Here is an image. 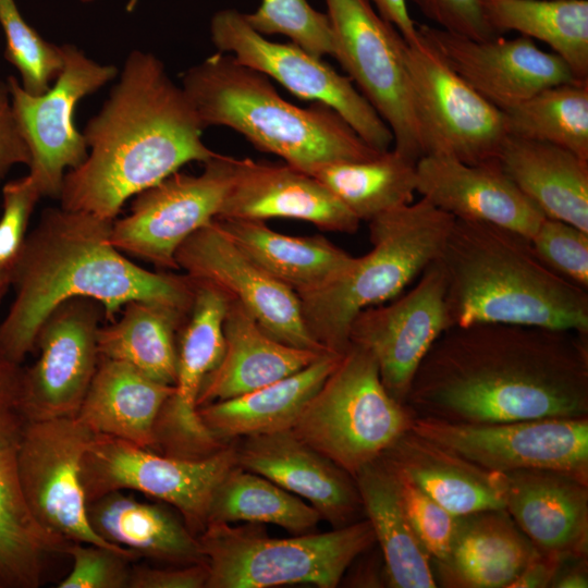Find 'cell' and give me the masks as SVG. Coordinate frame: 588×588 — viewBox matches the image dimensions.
Masks as SVG:
<instances>
[{"instance_id": "obj_36", "label": "cell", "mask_w": 588, "mask_h": 588, "mask_svg": "<svg viewBox=\"0 0 588 588\" xmlns=\"http://www.w3.org/2000/svg\"><path fill=\"white\" fill-rule=\"evenodd\" d=\"M188 314L164 304L130 302L114 320L99 328V356L123 362L157 382L174 385L176 338Z\"/></svg>"}, {"instance_id": "obj_25", "label": "cell", "mask_w": 588, "mask_h": 588, "mask_svg": "<svg viewBox=\"0 0 588 588\" xmlns=\"http://www.w3.org/2000/svg\"><path fill=\"white\" fill-rule=\"evenodd\" d=\"M235 449L237 466L305 499L335 528L354 523L363 509L354 477L291 429L244 437Z\"/></svg>"}, {"instance_id": "obj_54", "label": "cell", "mask_w": 588, "mask_h": 588, "mask_svg": "<svg viewBox=\"0 0 588 588\" xmlns=\"http://www.w3.org/2000/svg\"><path fill=\"white\" fill-rule=\"evenodd\" d=\"M79 1L83 2V3H90V2H93L94 0H79Z\"/></svg>"}, {"instance_id": "obj_2", "label": "cell", "mask_w": 588, "mask_h": 588, "mask_svg": "<svg viewBox=\"0 0 588 588\" xmlns=\"http://www.w3.org/2000/svg\"><path fill=\"white\" fill-rule=\"evenodd\" d=\"M196 111L152 53L132 51L85 130L87 157L63 179L64 209L114 220L131 197L217 152L201 138Z\"/></svg>"}, {"instance_id": "obj_19", "label": "cell", "mask_w": 588, "mask_h": 588, "mask_svg": "<svg viewBox=\"0 0 588 588\" xmlns=\"http://www.w3.org/2000/svg\"><path fill=\"white\" fill-rule=\"evenodd\" d=\"M451 327L445 279L434 260L408 292L358 313L351 323L348 339L350 344L373 356L387 391L405 404L421 360Z\"/></svg>"}, {"instance_id": "obj_48", "label": "cell", "mask_w": 588, "mask_h": 588, "mask_svg": "<svg viewBox=\"0 0 588 588\" xmlns=\"http://www.w3.org/2000/svg\"><path fill=\"white\" fill-rule=\"evenodd\" d=\"M207 562L173 568L132 567L128 588H206Z\"/></svg>"}, {"instance_id": "obj_30", "label": "cell", "mask_w": 588, "mask_h": 588, "mask_svg": "<svg viewBox=\"0 0 588 588\" xmlns=\"http://www.w3.org/2000/svg\"><path fill=\"white\" fill-rule=\"evenodd\" d=\"M502 170L547 218L588 233V160L563 147L506 136Z\"/></svg>"}, {"instance_id": "obj_40", "label": "cell", "mask_w": 588, "mask_h": 588, "mask_svg": "<svg viewBox=\"0 0 588 588\" xmlns=\"http://www.w3.org/2000/svg\"><path fill=\"white\" fill-rule=\"evenodd\" d=\"M503 112L507 136L550 143L588 160V81L547 87Z\"/></svg>"}, {"instance_id": "obj_10", "label": "cell", "mask_w": 588, "mask_h": 588, "mask_svg": "<svg viewBox=\"0 0 588 588\" xmlns=\"http://www.w3.org/2000/svg\"><path fill=\"white\" fill-rule=\"evenodd\" d=\"M422 156L467 163L497 160L507 136L504 112L486 100L421 38L404 46Z\"/></svg>"}, {"instance_id": "obj_1", "label": "cell", "mask_w": 588, "mask_h": 588, "mask_svg": "<svg viewBox=\"0 0 588 588\" xmlns=\"http://www.w3.org/2000/svg\"><path fill=\"white\" fill-rule=\"evenodd\" d=\"M405 404L415 417L464 424L588 417V333L453 326L421 360Z\"/></svg>"}, {"instance_id": "obj_27", "label": "cell", "mask_w": 588, "mask_h": 588, "mask_svg": "<svg viewBox=\"0 0 588 588\" xmlns=\"http://www.w3.org/2000/svg\"><path fill=\"white\" fill-rule=\"evenodd\" d=\"M380 458L454 516L505 509V474L483 468L412 429Z\"/></svg>"}, {"instance_id": "obj_23", "label": "cell", "mask_w": 588, "mask_h": 588, "mask_svg": "<svg viewBox=\"0 0 588 588\" xmlns=\"http://www.w3.org/2000/svg\"><path fill=\"white\" fill-rule=\"evenodd\" d=\"M415 167L416 193L455 219L495 224L530 238L546 218L498 160L467 163L422 156Z\"/></svg>"}, {"instance_id": "obj_31", "label": "cell", "mask_w": 588, "mask_h": 588, "mask_svg": "<svg viewBox=\"0 0 588 588\" xmlns=\"http://www.w3.org/2000/svg\"><path fill=\"white\" fill-rule=\"evenodd\" d=\"M173 385L157 382L123 362L99 357L76 418L94 433L151 450L155 425Z\"/></svg>"}, {"instance_id": "obj_51", "label": "cell", "mask_w": 588, "mask_h": 588, "mask_svg": "<svg viewBox=\"0 0 588 588\" xmlns=\"http://www.w3.org/2000/svg\"><path fill=\"white\" fill-rule=\"evenodd\" d=\"M375 10L401 34L407 44L420 40L417 24L412 19L407 0H368Z\"/></svg>"}, {"instance_id": "obj_24", "label": "cell", "mask_w": 588, "mask_h": 588, "mask_svg": "<svg viewBox=\"0 0 588 588\" xmlns=\"http://www.w3.org/2000/svg\"><path fill=\"white\" fill-rule=\"evenodd\" d=\"M217 218L309 222L323 231L353 234L359 219L318 179L287 163L237 159L231 187Z\"/></svg>"}, {"instance_id": "obj_41", "label": "cell", "mask_w": 588, "mask_h": 588, "mask_svg": "<svg viewBox=\"0 0 588 588\" xmlns=\"http://www.w3.org/2000/svg\"><path fill=\"white\" fill-rule=\"evenodd\" d=\"M0 25L7 42L4 57L20 72L21 86L32 95L47 91L63 68L61 46L29 26L15 0H0Z\"/></svg>"}, {"instance_id": "obj_21", "label": "cell", "mask_w": 588, "mask_h": 588, "mask_svg": "<svg viewBox=\"0 0 588 588\" xmlns=\"http://www.w3.org/2000/svg\"><path fill=\"white\" fill-rule=\"evenodd\" d=\"M229 303L217 289L195 284L193 305L179 333L174 390L155 425V448L164 455L203 458L224 445L201 422L197 400L206 377L223 354V321Z\"/></svg>"}, {"instance_id": "obj_17", "label": "cell", "mask_w": 588, "mask_h": 588, "mask_svg": "<svg viewBox=\"0 0 588 588\" xmlns=\"http://www.w3.org/2000/svg\"><path fill=\"white\" fill-rule=\"evenodd\" d=\"M177 269L193 283L208 285L238 303L270 335L289 345L332 352L304 322L297 294L248 258L216 218L187 237L175 253Z\"/></svg>"}, {"instance_id": "obj_6", "label": "cell", "mask_w": 588, "mask_h": 588, "mask_svg": "<svg viewBox=\"0 0 588 588\" xmlns=\"http://www.w3.org/2000/svg\"><path fill=\"white\" fill-rule=\"evenodd\" d=\"M455 218L420 197L369 222L372 247L333 282L298 296L304 322L326 348L343 354L363 309L395 298L434 261Z\"/></svg>"}, {"instance_id": "obj_32", "label": "cell", "mask_w": 588, "mask_h": 588, "mask_svg": "<svg viewBox=\"0 0 588 588\" xmlns=\"http://www.w3.org/2000/svg\"><path fill=\"white\" fill-rule=\"evenodd\" d=\"M343 354L328 352L302 370L255 391L198 408L220 443L293 427L308 401L339 365Z\"/></svg>"}, {"instance_id": "obj_20", "label": "cell", "mask_w": 588, "mask_h": 588, "mask_svg": "<svg viewBox=\"0 0 588 588\" xmlns=\"http://www.w3.org/2000/svg\"><path fill=\"white\" fill-rule=\"evenodd\" d=\"M23 370L0 343V588L39 587L47 558L70 543L36 523L21 491L19 455L29 422L22 404Z\"/></svg>"}, {"instance_id": "obj_42", "label": "cell", "mask_w": 588, "mask_h": 588, "mask_svg": "<svg viewBox=\"0 0 588 588\" xmlns=\"http://www.w3.org/2000/svg\"><path fill=\"white\" fill-rule=\"evenodd\" d=\"M250 26L261 35H284L293 44L321 58L334 56V35L327 13L307 0H261L253 13H245Z\"/></svg>"}, {"instance_id": "obj_35", "label": "cell", "mask_w": 588, "mask_h": 588, "mask_svg": "<svg viewBox=\"0 0 588 588\" xmlns=\"http://www.w3.org/2000/svg\"><path fill=\"white\" fill-rule=\"evenodd\" d=\"M354 480L394 588L438 587L432 561L405 514L392 470L379 457L359 469Z\"/></svg>"}, {"instance_id": "obj_49", "label": "cell", "mask_w": 588, "mask_h": 588, "mask_svg": "<svg viewBox=\"0 0 588 588\" xmlns=\"http://www.w3.org/2000/svg\"><path fill=\"white\" fill-rule=\"evenodd\" d=\"M29 151L11 105L8 82H0V180L12 167L29 163Z\"/></svg>"}, {"instance_id": "obj_29", "label": "cell", "mask_w": 588, "mask_h": 588, "mask_svg": "<svg viewBox=\"0 0 588 588\" xmlns=\"http://www.w3.org/2000/svg\"><path fill=\"white\" fill-rule=\"evenodd\" d=\"M537 549L505 509L458 516L449 556L432 563L437 586L510 588Z\"/></svg>"}, {"instance_id": "obj_8", "label": "cell", "mask_w": 588, "mask_h": 588, "mask_svg": "<svg viewBox=\"0 0 588 588\" xmlns=\"http://www.w3.org/2000/svg\"><path fill=\"white\" fill-rule=\"evenodd\" d=\"M414 418L387 391L373 356L350 344L291 430L354 477L411 430Z\"/></svg>"}, {"instance_id": "obj_14", "label": "cell", "mask_w": 588, "mask_h": 588, "mask_svg": "<svg viewBox=\"0 0 588 588\" xmlns=\"http://www.w3.org/2000/svg\"><path fill=\"white\" fill-rule=\"evenodd\" d=\"M237 158L216 154L200 174L179 171L138 193L130 212L114 219L112 244L123 254L162 269H177L175 253L194 232L218 217Z\"/></svg>"}, {"instance_id": "obj_43", "label": "cell", "mask_w": 588, "mask_h": 588, "mask_svg": "<svg viewBox=\"0 0 588 588\" xmlns=\"http://www.w3.org/2000/svg\"><path fill=\"white\" fill-rule=\"evenodd\" d=\"M389 468L394 474L402 505L415 535L432 563L443 562L450 554L458 516L448 512L408 478Z\"/></svg>"}, {"instance_id": "obj_39", "label": "cell", "mask_w": 588, "mask_h": 588, "mask_svg": "<svg viewBox=\"0 0 588 588\" xmlns=\"http://www.w3.org/2000/svg\"><path fill=\"white\" fill-rule=\"evenodd\" d=\"M320 519L319 512L301 498L240 466L217 488L208 515V523L272 524L295 535L309 532Z\"/></svg>"}, {"instance_id": "obj_34", "label": "cell", "mask_w": 588, "mask_h": 588, "mask_svg": "<svg viewBox=\"0 0 588 588\" xmlns=\"http://www.w3.org/2000/svg\"><path fill=\"white\" fill-rule=\"evenodd\" d=\"M87 516L99 537L139 556L181 565L207 562L197 536L160 504L113 491L88 502Z\"/></svg>"}, {"instance_id": "obj_12", "label": "cell", "mask_w": 588, "mask_h": 588, "mask_svg": "<svg viewBox=\"0 0 588 588\" xmlns=\"http://www.w3.org/2000/svg\"><path fill=\"white\" fill-rule=\"evenodd\" d=\"M334 56L393 134V148L421 157L404 58L405 40L368 0H326Z\"/></svg>"}, {"instance_id": "obj_47", "label": "cell", "mask_w": 588, "mask_h": 588, "mask_svg": "<svg viewBox=\"0 0 588 588\" xmlns=\"http://www.w3.org/2000/svg\"><path fill=\"white\" fill-rule=\"evenodd\" d=\"M420 12L444 30L474 39L500 36L490 26L483 0H412Z\"/></svg>"}, {"instance_id": "obj_50", "label": "cell", "mask_w": 588, "mask_h": 588, "mask_svg": "<svg viewBox=\"0 0 588 588\" xmlns=\"http://www.w3.org/2000/svg\"><path fill=\"white\" fill-rule=\"evenodd\" d=\"M564 558L537 554L523 568L510 588H547L551 587L561 561Z\"/></svg>"}, {"instance_id": "obj_7", "label": "cell", "mask_w": 588, "mask_h": 588, "mask_svg": "<svg viewBox=\"0 0 588 588\" xmlns=\"http://www.w3.org/2000/svg\"><path fill=\"white\" fill-rule=\"evenodd\" d=\"M209 577L206 588L339 585L353 562L376 542L368 519L333 531L292 538L267 537L256 526L208 523L198 535Z\"/></svg>"}, {"instance_id": "obj_44", "label": "cell", "mask_w": 588, "mask_h": 588, "mask_svg": "<svg viewBox=\"0 0 588 588\" xmlns=\"http://www.w3.org/2000/svg\"><path fill=\"white\" fill-rule=\"evenodd\" d=\"M530 242L555 272L588 287V233L561 220L544 218Z\"/></svg>"}, {"instance_id": "obj_4", "label": "cell", "mask_w": 588, "mask_h": 588, "mask_svg": "<svg viewBox=\"0 0 588 588\" xmlns=\"http://www.w3.org/2000/svg\"><path fill=\"white\" fill-rule=\"evenodd\" d=\"M436 260L452 327L510 323L588 333L587 289L551 269L518 232L455 219Z\"/></svg>"}, {"instance_id": "obj_37", "label": "cell", "mask_w": 588, "mask_h": 588, "mask_svg": "<svg viewBox=\"0 0 588 588\" xmlns=\"http://www.w3.org/2000/svg\"><path fill=\"white\" fill-rule=\"evenodd\" d=\"M495 34L517 32L548 45L579 82L588 81L587 0H483Z\"/></svg>"}, {"instance_id": "obj_26", "label": "cell", "mask_w": 588, "mask_h": 588, "mask_svg": "<svg viewBox=\"0 0 588 588\" xmlns=\"http://www.w3.org/2000/svg\"><path fill=\"white\" fill-rule=\"evenodd\" d=\"M505 477V511L538 552L587 556L588 481L553 469H520Z\"/></svg>"}, {"instance_id": "obj_3", "label": "cell", "mask_w": 588, "mask_h": 588, "mask_svg": "<svg viewBox=\"0 0 588 588\" xmlns=\"http://www.w3.org/2000/svg\"><path fill=\"white\" fill-rule=\"evenodd\" d=\"M112 223L61 206L42 211L11 270L14 298L0 322V343L15 362L35 350L45 319L71 298L98 302L108 321L133 301L191 310L193 281L130 260L112 244Z\"/></svg>"}, {"instance_id": "obj_22", "label": "cell", "mask_w": 588, "mask_h": 588, "mask_svg": "<svg viewBox=\"0 0 588 588\" xmlns=\"http://www.w3.org/2000/svg\"><path fill=\"white\" fill-rule=\"evenodd\" d=\"M417 30L458 76L502 111L547 87L577 81L558 54L522 35L479 40L427 24H417Z\"/></svg>"}, {"instance_id": "obj_5", "label": "cell", "mask_w": 588, "mask_h": 588, "mask_svg": "<svg viewBox=\"0 0 588 588\" xmlns=\"http://www.w3.org/2000/svg\"><path fill=\"white\" fill-rule=\"evenodd\" d=\"M182 88L204 127H230L257 149L308 174L324 164L380 154L331 108L286 101L268 76L229 53L217 52L188 69Z\"/></svg>"}, {"instance_id": "obj_28", "label": "cell", "mask_w": 588, "mask_h": 588, "mask_svg": "<svg viewBox=\"0 0 588 588\" xmlns=\"http://www.w3.org/2000/svg\"><path fill=\"white\" fill-rule=\"evenodd\" d=\"M223 339L222 357L203 383L198 408L273 383L328 353L277 340L245 308L232 301L223 321Z\"/></svg>"}, {"instance_id": "obj_33", "label": "cell", "mask_w": 588, "mask_h": 588, "mask_svg": "<svg viewBox=\"0 0 588 588\" xmlns=\"http://www.w3.org/2000/svg\"><path fill=\"white\" fill-rule=\"evenodd\" d=\"M216 220L248 258L297 296L329 285L354 260L353 256L320 234L291 236L272 230L265 221Z\"/></svg>"}, {"instance_id": "obj_45", "label": "cell", "mask_w": 588, "mask_h": 588, "mask_svg": "<svg viewBox=\"0 0 588 588\" xmlns=\"http://www.w3.org/2000/svg\"><path fill=\"white\" fill-rule=\"evenodd\" d=\"M73 559L70 574L58 588H128L132 567L139 555L133 550H114L93 543L71 542L65 551Z\"/></svg>"}, {"instance_id": "obj_9", "label": "cell", "mask_w": 588, "mask_h": 588, "mask_svg": "<svg viewBox=\"0 0 588 588\" xmlns=\"http://www.w3.org/2000/svg\"><path fill=\"white\" fill-rule=\"evenodd\" d=\"M237 466L234 445L203 458L160 455L126 440L95 433L81 462L86 501L132 489L175 507L195 535L204 531L213 494Z\"/></svg>"}, {"instance_id": "obj_16", "label": "cell", "mask_w": 588, "mask_h": 588, "mask_svg": "<svg viewBox=\"0 0 588 588\" xmlns=\"http://www.w3.org/2000/svg\"><path fill=\"white\" fill-rule=\"evenodd\" d=\"M94 434L76 417L29 421L19 455L23 499L36 523L50 534L70 542L130 550L103 540L88 520L79 470Z\"/></svg>"}, {"instance_id": "obj_15", "label": "cell", "mask_w": 588, "mask_h": 588, "mask_svg": "<svg viewBox=\"0 0 588 588\" xmlns=\"http://www.w3.org/2000/svg\"><path fill=\"white\" fill-rule=\"evenodd\" d=\"M411 429L490 470L553 469L588 481V417L490 424L415 417Z\"/></svg>"}, {"instance_id": "obj_18", "label": "cell", "mask_w": 588, "mask_h": 588, "mask_svg": "<svg viewBox=\"0 0 588 588\" xmlns=\"http://www.w3.org/2000/svg\"><path fill=\"white\" fill-rule=\"evenodd\" d=\"M102 306L75 297L57 306L41 324L39 356L24 368L22 404L29 421L75 417L96 372Z\"/></svg>"}, {"instance_id": "obj_13", "label": "cell", "mask_w": 588, "mask_h": 588, "mask_svg": "<svg viewBox=\"0 0 588 588\" xmlns=\"http://www.w3.org/2000/svg\"><path fill=\"white\" fill-rule=\"evenodd\" d=\"M63 68L53 85L40 95L27 93L8 78L11 105L29 151L28 175L42 197L58 198L69 170L87 157L83 133L75 124L77 103L112 81L118 70L100 64L74 45L61 46Z\"/></svg>"}, {"instance_id": "obj_38", "label": "cell", "mask_w": 588, "mask_h": 588, "mask_svg": "<svg viewBox=\"0 0 588 588\" xmlns=\"http://www.w3.org/2000/svg\"><path fill=\"white\" fill-rule=\"evenodd\" d=\"M416 162L393 147L376 157L321 166L310 175L323 183L359 221L411 204Z\"/></svg>"}, {"instance_id": "obj_11", "label": "cell", "mask_w": 588, "mask_h": 588, "mask_svg": "<svg viewBox=\"0 0 588 588\" xmlns=\"http://www.w3.org/2000/svg\"><path fill=\"white\" fill-rule=\"evenodd\" d=\"M210 34L219 52L280 83L296 97L334 110L371 148L393 147V134L348 76L299 46L274 42L254 29L235 9L218 11Z\"/></svg>"}, {"instance_id": "obj_52", "label": "cell", "mask_w": 588, "mask_h": 588, "mask_svg": "<svg viewBox=\"0 0 588 588\" xmlns=\"http://www.w3.org/2000/svg\"><path fill=\"white\" fill-rule=\"evenodd\" d=\"M553 588H587V556L564 558L552 581Z\"/></svg>"}, {"instance_id": "obj_53", "label": "cell", "mask_w": 588, "mask_h": 588, "mask_svg": "<svg viewBox=\"0 0 588 588\" xmlns=\"http://www.w3.org/2000/svg\"><path fill=\"white\" fill-rule=\"evenodd\" d=\"M11 287V272L0 270V303Z\"/></svg>"}, {"instance_id": "obj_46", "label": "cell", "mask_w": 588, "mask_h": 588, "mask_svg": "<svg viewBox=\"0 0 588 588\" xmlns=\"http://www.w3.org/2000/svg\"><path fill=\"white\" fill-rule=\"evenodd\" d=\"M41 194L27 174L8 182L2 188L0 216V270L11 272L25 240L27 228Z\"/></svg>"}]
</instances>
